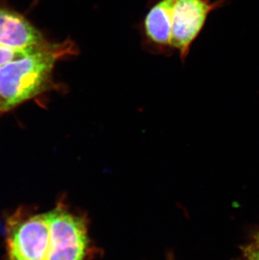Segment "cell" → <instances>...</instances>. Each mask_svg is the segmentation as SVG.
Listing matches in <instances>:
<instances>
[{"label": "cell", "instance_id": "4", "mask_svg": "<svg viewBox=\"0 0 259 260\" xmlns=\"http://www.w3.org/2000/svg\"><path fill=\"white\" fill-rule=\"evenodd\" d=\"M226 0H176L173 13L170 46L185 58L189 47L206 24L208 15L225 5Z\"/></svg>", "mask_w": 259, "mask_h": 260}, {"label": "cell", "instance_id": "1", "mask_svg": "<svg viewBox=\"0 0 259 260\" xmlns=\"http://www.w3.org/2000/svg\"><path fill=\"white\" fill-rule=\"evenodd\" d=\"M70 41L52 44L45 42L32 47L22 57L0 68V114L49 90L56 61L75 54Z\"/></svg>", "mask_w": 259, "mask_h": 260}, {"label": "cell", "instance_id": "8", "mask_svg": "<svg viewBox=\"0 0 259 260\" xmlns=\"http://www.w3.org/2000/svg\"><path fill=\"white\" fill-rule=\"evenodd\" d=\"M242 260H259V235L254 242L245 247Z\"/></svg>", "mask_w": 259, "mask_h": 260}, {"label": "cell", "instance_id": "5", "mask_svg": "<svg viewBox=\"0 0 259 260\" xmlns=\"http://www.w3.org/2000/svg\"><path fill=\"white\" fill-rule=\"evenodd\" d=\"M45 42L42 32L24 15L0 2V45L22 49Z\"/></svg>", "mask_w": 259, "mask_h": 260}, {"label": "cell", "instance_id": "7", "mask_svg": "<svg viewBox=\"0 0 259 260\" xmlns=\"http://www.w3.org/2000/svg\"><path fill=\"white\" fill-rule=\"evenodd\" d=\"M31 47L19 49V48H12V47H5L0 45V68L15 59L22 57L25 53L29 52V50Z\"/></svg>", "mask_w": 259, "mask_h": 260}, {"label": "cell", "instance_id": "6", "mask_svg": "<svg viewBox=\"0 0 259 260\" xmlns=\"http://www.w3.org/2000/svg\"><path fill=\"white\" fill-rule=\"evenodd\" d=\"M176 0H161L147 13L145 31L151 41L160 46L171 42L173 13Z\"/></svg>", "mask_w": 259, "mask_h": 260}, {"label": "cell", "instance_id": "3", "mask_svg": "<svg viewBox=\"0 0 259 260\" xmlns=\"http://www.w3.org/2000/svg\"><path fill=\"white\" fill-rule=\"evenodd\" d=\"M50 245L48 214L33 215L16 221L8 233L10 260H47Z\"/></svg>", "mask_w": 259, "mask_h": 260}, {"label": "cell", "instance_id": "2", "mask_svg": "<svg viewBox=\"0 0 259 260\" xmlns=\"http://www.w3.org/2000/svg\"><path fill=\"white\" fill-rule=\"evenodd\" d=\"M47 214L50 245L47 260H84L89 243L85 220L62 205Z\"/></svg>", "mask_w": 259, "mask_h": 260}, {"label": "cell", "instance_id": "9", "mask_svg": "<svg viewBox=\"0 0 259 260\" xmlns=\"http://www.w3.org/2000/svg\"><path fill=\"white\" fill-rule=\"evenodd\" d=\"M0 115H1V114H0Z\"/></svg>", "mask_w": 259, "mask_h": 260}]
</instances>
